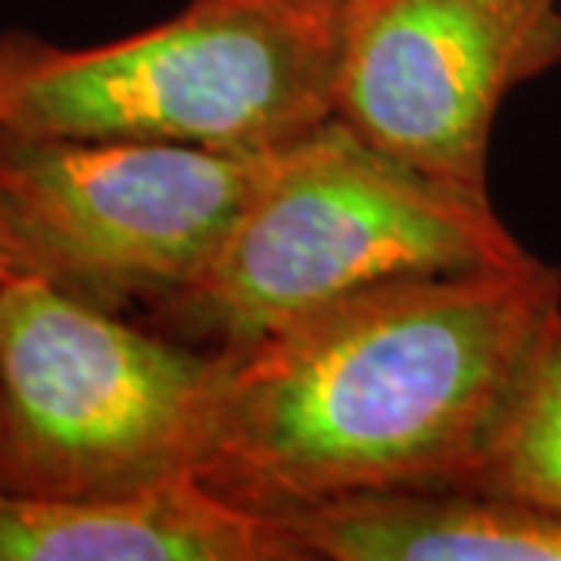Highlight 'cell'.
Returning <instances> with one entry per match:
<instances>
[{
    "label": "cell",
    "instance_id": "obj_1",
    "mask_svg": "<svg viewBox=\"0 0 561 561\" xmlns=\"http://www.w3.org/2000/svg\"><path fill=\"white\" fill-rule=\"evenodd\" d=\"M559 316L561 272L537 256L331 302L225 356L197 478L268 518L465 483Z\"/></svg>",
    "mask_w": 561,
    "mask_h": 561
},
{
    "label": "cell",
    "instance_id": "obj_2",
    "mask_svg": "<svg viewBox=\"0 0 561 561\" xmlns=\"http://www.w3.org/2000/svg\"><path fill=\"white\" fill-rule=\"evenodd\" d=\"M530 256L486 191L419 172L328 119L275 153L209 272L138 321L234 356L362 290Z\"/></svg>",
    "mask_w": 561,
    "mask_h": 561
},
{
    "label": "cell",
    "instance_id": "obj_3",
    "mask_svg": "<svg viewBox=\"0 0 561 561\" xmlns=\"http://www.w3.org/2000/svg\"><path fill=\"white\" fill-rule=\"evenodd\" d=\"M225 356L72 300L0 290V490L125 496L197 478Z\"/></svg>",
    "mask_w": 561,
    "mask_h": 561
},
{
    "label": "cell",
    "instance_id": "obj_4",
    "mask_svg": "<svg viewBox=\"0 0 561 561\" xmlns=\"http://www.w3.org/2000/svg\"><path fill=\"white\" fill-rule=\"evenodd\" d=\"M346 0H191L98 47H57L3 125L275 153L334 119Z\"/></svg>",
    "mask_w": 561,
    "mask_h": 561
},
{
    "label": "cell",
    "instance_id": "obj_5",
    "mask_svg": "<svg viewBox=\"0 0 561 561\" xmlns=\"http://www.w3.org/2000/svg\"><path fill=\"white\" fill-rule=\"evenodd\" d=\"M275 153L32 135L0 122V247L13 275L144 319L209 272Z\"/></svg>",
    "mask_w": 561,
    "mask_h": 561
},
{
    "label": "cell",
    "instance_id": "obj_6",
    "mask_svg": "<svg viewBox=\"0 0 561 561\" xmlns=\"http://www.w3.org/2000/svg\"><path fill=\"white\" fill-rule=\"evenodd\" d=\"M561 62V0H346L334 119L434 179L486 191L505 98Z\"/></svg>",
    "mask_w": 561,
    "mask_h": 561
},
{
    "label": "cell",
    "instance_id": "obj_7",
    "mask_svg": "<svg viewBox=\"0 0 561 561\" xmlns=\"http://www.w3.org/2000/svg\"><path fill=\"white\" fill-rule=\"evenodd\" d=\"M0 561H306L280 522L201 478L125 496L0 490Z\"/></svg>",
    "mask_w": 561,
    "mask_h": 561
},
{
    "label": "cell",
    "instance_id": "obj_8",
    "mask_svg": "<svg viewBox=\"0 0 561 561\" xmlns=\"http://www.w3.org/2000/svg\"><path fill=\"white\" fill-rule=\"evenodd\" d=\"M275 522L306 561H561V515L471 483L350 493Z\"/></svg>",
    "mask_w": 561,
    "mask_h": 561
},
{
    "label": "cell",
    "instance_id": "obj_9",
    "mask_svg": "<svg viewBox=\"0 0 561 561\" xmlns=\"http://www.w3.org/2000/svg\"><path fill=\"white\" fill-rule=\"evenodd\" d=\"M465 483L561 515V316L546 331Z\"/></svg>",
    "mask_w": 561,
    "mask_h": 561
},
{
    "label": "cell",
    "instance_id": "obj_10",
    "mask_svg": "<svg viewBox=\"0 0 561 561\" xmlns=\"http://www.w3.org/2000/svg\"><path fill=\"white\" fill-rule=\"evenodd\" d=\"M54 44L38 38L22 28H7L0 32V122L10 116V110L20 101L22 88L38 72V66L50 57ZM13 278L10 260L0 247V290Z\"/></svg>",
    "mask_w": 561,
    "mask_h": 561
}]
</instances>
